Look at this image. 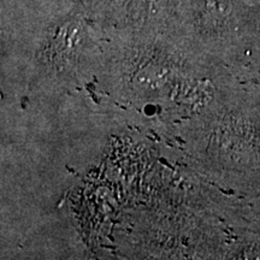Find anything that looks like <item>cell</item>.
Segmentation results:
<instances>
[]
</instances>
